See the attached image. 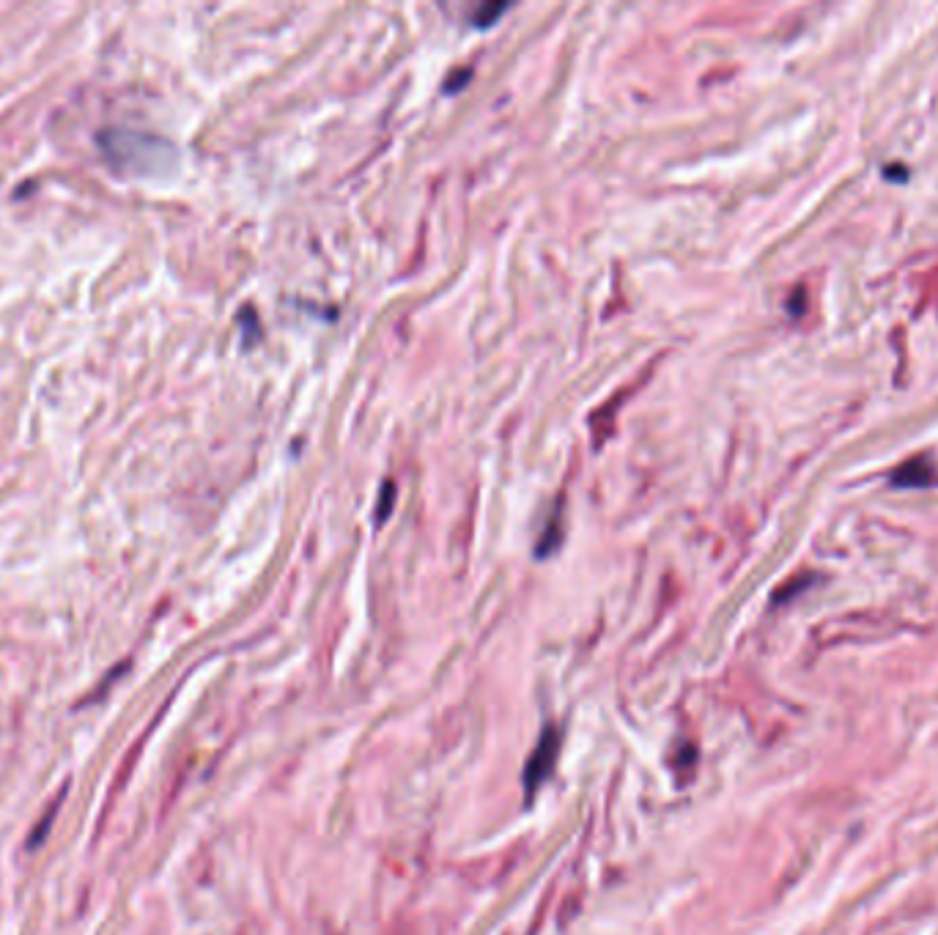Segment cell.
Returning a JSON list of instances; mask_svg holds the SVG:
<instances>
[{"label":"cell","mask_w":938,"mask_h":935,"mask_svg":"<svg viewBox=\"0 0 938 935\" xmlns=\"http://www.w3.org/2000/svg\"><path fill=\"white\" fill-rule=\"evenodd\" d=\"M99 143L110 160L121 168H140L154 162V138L138 135V132H121V129H105L99 135Z\"/></svg>","instance_id":"1"},{"label":"cell","mask_w":938,"mask_h":935,"mask_svg":"<svg viewBox=\"0 0 938 935\" xmlns=\"http://www.w3.org/2000/svg\"><path fill=\"white\" fill-rule=\"evenodd\" d=\"M557 749H560V738L552 730H546L544 738H541V744L530 757V763L524 768V787H527V796H533V790L544 785V779L552 774V768H555V757Z\"/></svg>","instance_id":"2"},{"label":"cell","mask_w":938,"mask_h":935,"mask_svg":"<svg viewBox=\"0 0 938 935\" xmlns=\"http://www.w3.org/2000/svg\"><path fill=\"white\" fill-rule=\"evenodd\" d=\"M933 475L936 472H933V464H930L928 458H911L892 475V486H897V489H919V486H930Z\"/></svg>","instance_id":"3"}]
</instances>
